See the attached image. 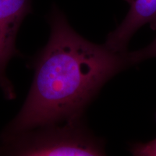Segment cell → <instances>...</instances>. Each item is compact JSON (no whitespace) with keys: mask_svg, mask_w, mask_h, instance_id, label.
Returning a JSON list of instances; mask_svg holds the SVG:
<instances>
[{"mask_svg":"<svg viewBox=\"0 0 156 156\" xmlns=\"http://www.w3.org/2000/svg\"><path fill=\"white\" fill-rule=\"evenodd\" d=\"M48 22L49 39L33 62L35 73L28 97L2 138L83 117L104 84L133 66L130 51L115 52L86 40L56 7Z\"/></svg>","mask_w":156,"mask_h":156,"instance_id":"cell-1","label":"cell"},{"mask_svg":"<svg viewBox=\"0 0 156 156\" xmlns=\"http://www.w3.org/2000/svg\"><path fill=\"white\" fill-rule=\"evenodd\" d=\"M31 12V0H0V88L8 100L14 99V87L6 76L7 64L17 55L16 38L23 20Z\"/></svg>","mask_w":156,"mask_h":156,"instance_id":"cell-3","label":"cell"},{"mask_svg":"<svg viewBox=\"0 0 156 156\" xmlns=\"http://www.w3.org/2000/svg\"><path fill=\"white\" fill-rule=\"evenodd\" d=\"M130 151L134 155L156 156V139L146 143L134 144Z\"/></svg>","mask_w":156,"mask_h":156,"instance_id":"cell-6","label":"cell"},{"mask_svg":"<svg viewBox=\"0 0 156 156\" xmlns=\"http://www.w3.org/2000/svg\"><path fill=\"white\" fill-rule=\"evenodd\" d=\"M129 5L126 17L109 33L105 45L115 52H125L130 39L141 27L149 25L156 30V0H125Z\"/></svg>","mask_w":156,"mask_h":156,"instance_id":"cell-4","label":"cell"},{"mask_svg":"<svg viewBox=\"0 0 156 156\" xmlns=\"http://www.w3.org/2000/svg\"><path fill=\"white\" fill-rule=\"evenodd\" d=\"M130 56L133 66L148 58L156 57V38L145 48L130 51Z\"/></svg>","mask_w":156,"mask_h":156,"instance_id":"cell-5","label":"cell"},{"mask_svg":"<svg viewBox=\"0 0 156 156\" xmlns=\"http://www.w3.org/2000/svg\"><path fill=\"white\" fill-rule=\"evenodd\" d=\"M0 153L22 156L105 155L102 140L87 129L83 117L3 137Z\"/></svg>","mask_w":156,"mask_h":156,"instance_id":"cell-2","label":"cell"}]
</instances>
